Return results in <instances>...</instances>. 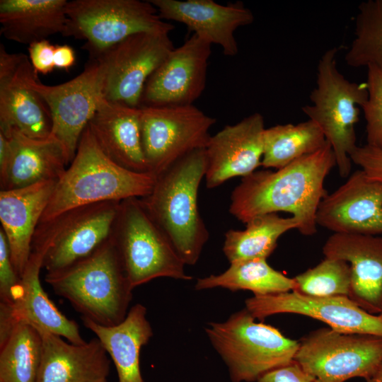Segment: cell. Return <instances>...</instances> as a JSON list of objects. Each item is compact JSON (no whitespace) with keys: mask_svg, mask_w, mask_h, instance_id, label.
I'll use <instances>...</instances> for the list:
<instances>
[{"mask_svg":"<svg viewBox=\"0 0 382 382\" xmlns=\"http://www.w3.org/2000/svg\"><path fill=\"white\" fill-rule=\"evenodd\" d=\"M378 316L382 318V313L381 314H379Z\"/></svg>","mask_w":382,"mask_h":382,"instance_id":"cell-42","label":"cell"},{"mask_svg":"<svg viewBox=\"0 0 382 382\" xmlns=\"http://www.w3.org/2000/svg\"><path fill=\"white\" fill-rule=\"evenodd\" d=\"M211 44L193 33L148 79L141 106L190 105L205 88Z\"/></svg>","mask_w":382,"mask_h":382,"instance_id":"cell-16","label":"cell"},{"mask_svg":"<svg viewBox=\"0 0 382 382\" xmlns=\"http://www.w3.org/2000/svg\"><path fill=\"white\" fill-rule=\"evenodd\" d=\"M299 342L294 361L316 382L371 377L382 364V337L322 328Z\"/></svg>","mask_w":382,"mask_h":382,"instance_id":"cell-10","label":"cell"},{"mask_svg":"<svg viewBox=\"0 0 382 382\" xmlns=\"http://www.w3.org/2000/svg\"><path fill=\"white\" fill-rule=\"evenodd\" d=\"M57 180L0 191V221L11 260L21 277L28 262L36 228Z\"/></svg>","mask_w":382,"mask_h":382,"instance_id":"cell-23","label":"cell"},{"mask_svg":"<svg viewBox=\"0 0 382 382\" xmlns=\"http://www.w3.org/2000/svg\"><path fill=\"white\" fill-rule=\"evenodd\" d=\"M354 37L345 59L354 68L382 69V0H367L358 6Z\"/></svg>","mask_w":382,"mask_h":382,"instance_id":"cell-32","label":"cell"},{"mask_svg":"<svg viewBox=\"0 0 382 382\" xmlns=\"http://www.w3.org/2000/svg\"><path fill=\"white\" fill-rule=\"evenodd\" d=\"M335 166V154L327 141L315 153L275 171L255 170L232 191L229 212L245 224L259 215L288 212L299 221L302 235L313 236L318 207L327 195L325 180Z\"/></svg>","mask_w":382,"mask_h":382,"instance_id":"cell-1","label":"cell"},{"mask_svg":"<svg viewBox=\"0 0 382 382\" xmlns=\"http://www.w3.org/2000/svg\"><path fill=\"white\" fill-rule=\"evenodd\" d=\"M42 342L33 325L18 324L0 346V382H36Z\"/></svg>","mask_w":382,"mask_h":382,"instance_id":"cell-31","label":"cell"},{"mask_svg":"<svg viewBox=\"0 0 382 382\" xmlns=\"http://www.w3.org/2000/svg\"><path fill=\"white\" fill-rule=\"evenodd\" d=\"M295 287L294 278L272 268L264 258L231 262L224 272L199 278L195 285L196 290L214 288L232 291L248 290L254 294L253 296L289 292L294 291Z\"/></svg>","mask_w":382,"mask_h":382,"instance_id":"cell-28","label":"cell"},{"mask_svg":"<svg viewBox=\"0 0 382 382\" xmlns=\"http://www.w3.org/2000/svg\"><path fill=\"white\" fill-rule=\"evenodd\" d=\"M121 202H103L69 210L39 223L50 238L43 260L47 272H56L86 257L109 240Z\"/></svg>","mask_w":382,"mask_h":382,"instance_id":"cell-13","label":"cell"},{"mask_svg":"<svg viewBox=\"0 0 382 382\" xmlns=\"http://www.w3.org/2000/svg\"><path fill=\"white\" fill-rule=\"evenodd\" d=\"M265 129L263 116L255 112L211 136L204 148L207 187L255 171L261 166Z\"/></svg>","mask_w":382,"mask_h":382,"instance_id":"cell-18","label":"cell"},{"mask_svg":"<svg viewBox=\"0 0 382 382\" xmlns=\"http://www.w3.org/2000/svg\"><path fill=\"white\" fill-rule=\"evenodd\" d=\"M205 332L227 366L232 382H254L294 361L299 342L257 323L245 308L224 322H209Z\"/></svg>","mask_w":382,"mask_h":382,"instance_id":"cell-5","label":"cell"},{"mask_svg":"<svg viewBox=\"0 0 382 382\" xmlns=\"http://www.w3.org/2000/svg\"><path fill=\"white\" fill-rule=\"evenodd\" d=\"M139 108L144 154L156 177L190 152L204 149L216 122L193 105Z\"/></svg>","mask_w":382,"mask_h":382,"instance_id":"cell-11","label":"cell"},{"mask_svg":"<svg viewBox=\"0 0 382 382\" xmlns=\"http://www.w3.org/2000/svg\"><path fill=\"white\" fill-rule=\"evenodd\" d=\"M350 158L361 168L369 180L382 183V150L367 144L357 146Z\"/></svg>","mask_w":382,"mask_h":382,"instance_id":"cell-36","label":"cell"},{"mask_svg":"<svg viewBox=\"0 0 382 382\" xmlns=\"http://www.w3.org/2000/svg\"><path fill=\"white\" fill-rule=\"evenodd\" d=\"M367 69L368 98L361 108L366 120L367 145L382 150V69Z\"/></svg>","mask_w":382,"mask_h":382,"instance_id":"cell-34","label":"cell"},{"mask_svg":"<svg viewBox=\"0 0 382 382\" xmlns=\"http://www.w3.org/2000/svg\"><path fill=\"white\" fill-rule=\"evenodd\" d=\"M18 71L25 83L47 105L52 120L51 134L64 146L70 163L82 133L105 98V72L102 64L97 59L89 58L80 74L54 86L40 82L25 54Z\"/></svg>","mask_w":382,"mask_h":382,"instance_id":"cell-9","label":"cell"},{"mask_svg":"<svg viewBox=\"0 0 382 382\" xmlns=\"http://www.w3.org/2000/svg\"><path fill=\"white\" fill-rule=\"evenodd\" d=\"M11 160L1 190L28 187L40 182L57 180L69 161L62 144L52 134L47 138H30L16 129L9 135Z\"/></svg>","mask_w":382,"mask_h":382,"instance_id":"cell-25","label":"cell"},{"mask_svg":"<svg viewBox=\"0 0 382 382\" xmlns=\"http://www.w3.org/2000/svg\"><path fill=\"white\" fill-rule=\"evenodd\" d=\"M146 313V308L137 303L129 310L123 321L111 327L81 318L85 327L96 335L113 361L119 382H144L140 352L153 336Z\"/></svg>","mask_w":382,"mask_h":382,"instance_id":"cell-26","label":"cell"},{"mask_svg":"<svg viewBox=\"0 0 382 382\" xmlns=\"http://www.w3.org/2000/svg\"><path fill=\"white\" fill-rule=\"evenodd\" d=\"M327 141L320 127L308 120L296 125H277L265 128L261 166L282 168L320 149Z\"/></svg>","mask_w":382,"mask_h":382,"instance_id":"cell-30","label":"cell"},{"mask_svg":"<svg viewBox=\"0 0 382 382\" xmlns=\"http://www.w3.org/2000/svg\"><path fill=\"white\" fill-rule=\"evenodd\" d=\"M11 146L8 138L0 133V182L5 178L11 160Z\"/></svg>","mask_w":382,"mask_h":382,"instance_id":"cell-40","label":"cell"},{"mask_svg":"<svg viewBox=\"0 0 382 382\" xmlns=\"http://www.w3.org/2000/svg\"><path fill=\"white\" fill-rule=\"evenodd\" d=\"M54 49L55 45L48 40L35 42L28 45L29 59L35 73L47 74L55 68Z\"/></svg>","mask_w":382,"mask_h":382,"instance_id":"cell-37","label":"cell"},{"mask_svg":"<svg viewBox=\"0 0 382 382\" xmlns=\"http://www.w3.org/2000/svg\"><path fill=\"white\" fill-rule=\"evenodd\" d=\"M163 20L185 24L199 37L220 46L223 54L238 52L234 33L254 21L252 11L241 1L219 4L213 0H149Z\"/></svg>","mask_w":382,"mask_h":382,"instance_id":"cell-19","label":"cell"},{"mask_svg":"<svg viewBox=\"0 0 382 382\" xmlns=\"http://www.w3.org/2000/svg\"><path fill=\"white\" fill-rule=\"evenodd\" d=\"M23 55L9 53L0 44V133L8 137L16 129L30 138L42 139L52 133V115L42 98L18 73Z\"/></svg>","mask_w":382,"mask_h":382,"instance_id":"cell-20","label":"cell"},{"mask_svg":"<svg viewBox=\"0 0 382 382\" xmlns=\"http://www.w3.org/2000/svg\"><path fill=\"white\" fill-rule=\"evenodd\" d=\"M45 282L85 318L106 327L128 313L133 289L112 236L93 253L62 270L47 272Z\"/></svg>","mask_w":382,"mask_h":382,"instance_id":"cell-3","label":"cell"},{"mask_svg":"<svg viewBox=\"0 0 382 382\" xmlns=\"http://www.w3.org/2000/svg\"><path fill=\"white\" fill-rule=\"evenodd\" d=\"M325 257L341 259L351 269L348 297L374 315L382 313V238L333 233L323 246Z\"/></svg>","mask_w":382,"mask_h":382,"instance_id":"cell-21","label":"cell"},{"mask_svg":"<svg viewBox=\"0 0 382 382\" xmlns=\"http://www.w3.org/2000/svg\"><path fill=\"white\" fill-rule=\"evenodd\" d=\"M317 226L334 233L376 236L382 233V183L372 181L361 170L321 200Z\"/></svg>","mask_w":382,"mask_h":382,"instance_id":"cell-17","label":"cell"},{"mask_svg":"<svg viewBox=\"0 0 382 382\" xmlns=\"http://www.w3.org/2000/svg\"><path fill=\"white\" fill-rule=\"evenodd\" d=\"M245 304L255 319L279 313L299 314L323 322L337 332L382 337V318L364 311L348 296L316 297L291 291L253 296L246 299Z\"/></svg>","mask_w":382,"mask_h":382,"instance_id":"cell-14","label":"cell"},{"mask_svg":"<svg viewBox=\"0 0 382 382\" xmlns=\"http://www.w3.org/2000/svg\"><path fill=\"white\" fill-rule=\"evenodd\" d=\"M293 216L277 213L257 216L245 223L243 230L229 229L225 233L223 252L229 263L239 260L267 259L277 247L278 239L291 229H298Z\"/></svg>","mask_w":382,"mask_h":382,"instance_id":"cell-29","label":"cell"},{"mask_svg":"<svg viewBox=\"0 0 382 382\" xmlns=\"http://www.w3.org/2000/svg\"><path fill=\"white\" fill-rule=\"evenodd\" d=\"M66 0H1V34L24 45L63 36L68 18Z\"/></svg>","mask_w":382,"mask_h":382,"instance_id":"cell-27","label":"cell"},{"mask_svg":"<svg viewBox=\"0 0 382 382\" xmlns=\"http://www.w3.org/2000/svg\"><path fill=\"white\" fill-rule=\"evenodd\" d=\"M169 33H136L91 58L104 69L105 100L140 107L148 79L175 48Z\"/></svg>","mask_w":382,"mask_h":382,"instance_id":"cell-12","label":"cell"},{"mask_svg":"<svg viewBox=\"0 0 382 382\" xmlns=\"http://www.w3.org/2000/svg\"><path fill=\"white\" fill-rule=\"evenodd\" d=\"M34 327L42 342L36 382H107L110 360L97 337L76 345L43 328Z\"/></svg>","mask_w":382,"mask_h":382,"instance_id":"cell-22","label":"cell"},{"mask_svg":"<svg viewBox=\"0 0 382 382\" xmlns=\"http://www.w3.org/2000/svg\"><path fill=\"white\" fill-rule=\"evenodd\" d=\"M338 50L330 47L320 58L311 104L302 111L320 127L335 154L339 175L347 178L352 168L350 155L357 146L355 125L368 91L366 83L350 81L338 70Z\"/></svg>","mask_w":382,"mask_h":382,"instance_id":"cell-6","label":"cell"},{"mask_svg":"<svg viewBox=\"0 0 382 382\" xmlns=\"http://www.w3.org/2000/svg\"><path fill=\"white\" fill-rule=\"evenodd\" d=\"M366 382H382V364L375 373L366 380Z\"/></svg>","mask_w":382,"mask_h":382,"instance_id":"cell-41","label":"cell"},{"mask_svg":"<svg viewBox=\"0 0 382 382\" xmlns=\"http://www.w3.org/2000/svg\"><path fill=\"white\" fill-rule=\"evenodd\" d=\"M113 236L134 289L159 277L192 279L186 274L185 263L151 217L141 198L120 202Z\"/></svg>","mask_w":382,"mask_h":382,"instance_id":"cell-7","label":"cell"},{"mask_svg":"<svg viewBox=\"0 0 382 382\" xmlns=\"http://www.w3.org/2000/svg\"><path fill=\"white\" fill-rule=\"evenodd\" d=\"M254 382H316L295 361L280 368L272 370Z\"/></svg>","mask_w":382,"mask_h":382,"instance_id":"cell-38","label":"cell"},{"mask_svg":"<svg viewBox=\"0 0 382 382\" xmlns=\"http://www.w3.org/2000/svg\"><path fill=\"white\" fill-rule=\"evenodd\" d=\"M64 37L86 41L82 49L94 58L129 36L143 32H167L173 25L163 21L149 1L74 0L66 5Z\"/></svg>","mask_w":382,"mask_h":382,"instance_id":"cell-8","label":"cell"},{"mask_svg":"<svg viewBox=\"0 0 382 382\" xmlns=\"http://www.w3.org/2000/svg\"><path fill=\"white\" fill-rule=\"evenodd\" d=\"M76 55L73 48L67 45H55L54 67L69 70L75 63Z\"/></svg>","mask_w":382,"mask_h":382,"instance_id":"cell-39","label":"cell"},{"mask_svg":"<svg viewBox=\"0 0 382 382\" xmlns=\"http://www.w3.org/2000/svg\"><path fill=\"white\" fill-rule=\"evenodd\" d=\"M294 291L304 295L348 296L351 284L349 264L341 259L325 257L315 267L294 277Z\"/></svg>","mask_w":382,"mask_h":382,"instance_id":"cell-33","label":"cell"},{"mask_svg":"<svg viewBox=\"0 0 382 382\" xmlns=\"http://www.w3.org/2000/svg\"><path fill=\"white\" fill-rule=\"evenodd\" d=\"M70 163L57 180L40 223L79 207L143 198L151 193L156 179L151 173L132 171L110 159L88 125Z\"/></svg>","mask_w":382,"mask_h":382,"instance_id":"cell-2","label":"cell"},{"mask_svg":"<svg viewBox=\"0 0 382 382\" xmlns=\"http://www.w3.org/2000/svg\"><path fill=\"white\" fill-rule=\"evenodd\" d=\"M20 279L11 260L6 237L0 228V303L13 302Z\"/></svg>","mask_w":382,"mask_h":382,"instance_id":"cell-35","label":"cell"},{"mask_svg":"<svg viewBox=\"0 0 382 382\" xmlns=\"http://www.w3.org/2000/svg\"><path fill=\"white\" fill-rule=\"evenodd\" d=\"M205 173V149L194 150L157 175L151 193L141 198L188 265L197 262L209 237L198 208V191Z\"/></svg>","mask_w":382,"mask_h":382,"instance_id":"cell-4","label":"cell"},{"mask_svg":"<svg viewBox=\"0 0 382 382\" xmlns=\"http://www.w3.org/2000/svg\"><path fill=\"white\" fill-rule=\"evenodd\" d=\"M141 108L105 98L88 123L105 155L119 166L137 173H150L141 134Z\"/></svg>","mask_w":382,"mask_h":382,"instance_id":"cell-24","label":"cell"},{"mask_svg":"<svg viewBox=\"0 0 382 382\" xmlns=\"http://www.w3.org/2000/svg\"><path fill=\"white\" fill-rule=\"evenodd\" d=\"M47 250L45 245H32L13 302L0 303V345L21 323L43 328L73 344L86 342L80 333L79 325L59 311L41 285L40 272Z\"/></svg>","mask_w":382,"mask_h":382,"instance_id":"cell-15","label":"cell"}]
</instances>
